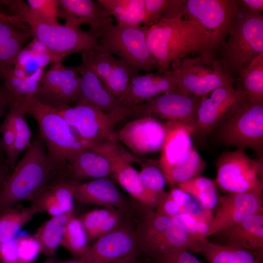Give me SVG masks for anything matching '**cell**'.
<instances>
[{
    "label": "cell",
    "instance_id": "29",
    "mask_svg": "<svg viewBox=\"0 0 263 263\" xmlns=\"http://www.w3.org/2000/svg\"><path fill=\"white\" fill-rule=\"evenodd\" d=\"M42 212L35 204L24 207L21 203L0 213V243L14 238L33 217Z\"/></svg>",
    "mask_w": 263,
    "mask_h": 263
},
{
    "label": "cell",
    "instance_id": "40",
    "mask_svg": "<svg viewBox=\"0 0 263 263\" xmlns=\"http://www.w3.org/2000/svg\"><path fill=\"white\" fill-rule=\"evenodd\" d=\"M140 163L142 167L139 174L142 183L159 201L167 193L165 190L167 182L165 177L158 164L142 161Z\"/></svg>",
    "mask_w": 263,
    "mask_h": 263
},
{
    "label": "cell",
    "instance_id": "53",
    "mask_svg": "<svg viewBox=\"0 0 263 263\" xmlns=\"http://www.w3.org/2000/svg\"><path fill=\"white\" fill-rule=\"evenodd\" d=\"M32 62L36 63L34 56L31 52L25 47L22 48L17 55L14 67L22 68L27 72V67Z\"/></svg>",
    "mask_w": 263,
    "mask_h": 263
},
{
    "label": "cell",
    "instance_id": "52",
    "mask_svg": "<svg viewBox=\"0 0 263 263\" xmlns=\"http://www.w3.org/2000/svg\"><path fill=\"white\" fill-rule=\"evenodd\" d=\"M10 102L9 95L3 85L0 86V118L5 114ZM1 139L0 135V160L7 163L4 157Z\"/></svg>",
    "mask_w": 263,
    "mask_h": 263
},
{
    "label": "cell",
    "instance_id": "50",
    "mask_svg": "<svg viewBox=\"0 0 263 263\" xmlns=\"http://www.w3.org/2000/svg\"><path fill=\"white\" fill-rule=\"evenodd\" d=\"M0 263H20L16 237L0 243Z\"/></svg>",
    "mask_w": 263,
    "mask_h": 263
},
{
    "label": "cell",
    "instance_id": "1",
    "mask_svg": "<svg viewBox=\"0 0 263 263\" xmlns=\"http://www.w3.org/2000/svg\"><path fill=\"white\" fill-rule=\"evenodd\" d=\"M211 40V34L205 28L183 17L163 18L149 28L147 35L148 46L161 73L188 54L213 52Z\"/></svg>",
    "mask_w": 263,
    "mask_h": 263
},
{
    "label": "cell",
    "instance_id": "20",
    "mask_svg": "<svg viewBox=\"0 0 263 263\" xmlns=\"http://www.w3.org/2000/svg\"><path fill=\"white\" fill-rule=\"evenodd\" d=\"M219 207L210 222L209 236L233 226L247 217L263 213L262 196L248 192L219 196Z\"/></svg>",
    "mask_w": 263,
    "mask_h": 263
},
{
    "label": "cell",
    "instance_id": "35",
    "mask_svg": "<svg viewBox=\"0 0 263 263\" xmlns=\"http://www.w3.org/2000/svg\"><path fill=\"white\" fill-rule=\"evenodd\" d=\"M82 65L91 70L104 85L118 64L119 58L100 49L91 48L82 53Z\"/></svg>",
    "mask_w": 263,
    "mask_h": 263
},
{
    "label": "cell",
    "instance_id": "42",
    "mask_svg": "<svg viewBox=\"0 0 263 263\" xmlns=\"http://www.w3.org/2000/svg\"><path fill=\"white\" fill-rule=\"evenodd\" d=\"M174 218L195 241L199 243L201 240L209 236L211 221L188 212L180 213Z\"/></svg>",
    "mask_w": 263,
    "mask_h": 263
},
{
    "label": "cell",
    "instance_id": "30",
    "mask_svg": "<svg viewBox=\"0 0 263 263\" xmlns=\"http://www.w3.org/2000/svg\"><path fill=\"white\" fill-rule=\"evenodd\" d=\"M74 215V211L52 217L38 228L33 236L40 244L41 253L53 256L61 244L68 222Z\"/></svg>",
    "mask_w": 263,
    "mask_h": 263
},
{
    "label": "cell",
    "instance_id": "41",
    "mask_svg": "<svg viewBox=\"0 0 263 263\" xmlns=\"http://www.w3.org/2000/svg\"><path fill=\"white\" fill-rule=\"evenodd\" d=\"M137 75L124 61L119 59L104 86L113 95L118 98L124 94L131 80Z\"/></svg>",
    "mask_w": 263,
    "mask_h": 263
},
{
    "label": "cell",
    "instance_id": "49",
    "mask_svg": "<svg viewBox=\"0 0 263 263\" xmlns=\"http://www.w3.org/2000/svg\"><path fill=\"white\" fill-rule=\"evenodd\" d=\"M25 48L29 50L33 56L45 55L50 56L53 62H61L66 57L64 55L52 50L35 38H33Z\"/></svg>",
    "mask_w": 263,
    "mask_h": 263
},
{
    "label": "cell",
    "instance_id": "13",
    "mask_svg": "<svg viewBox=\"0 0 263 263\" xmlns=\"http://www.w3.org/2000/svg\"><path fill=\"white\" fill-rule=\"evenodd\" d=\"M56 109L86 146L116 138L115 127L117 122L98 108L74 105Z\"/></svg>",
    "mask_w": 263,
    "mask_h": 263
},
{
    "label": "cell",
    "instance_id": "17",
    "mask_svg": "<svg viewBox=\"0 0 263 263\" xmlns=\"http://www.w3.org/2000/svg\"><path fill=\"white\" fill-rule=\"evenodd\" d=\"M26 24L30 27V33L33 38L66 57L98 46L97 38L79 28L64 24L51 25L33 21H28Z\"/></svg>",
    "mask_w": 263,
    "mask_h": 263
},
{
    "label": "cell",
    "instance_id": "56",
    "mask_svg": "<svg viewBox=\"0 0 263 263\" xmlns=\"http://www.w3.org/2000/svg\"><path fill=\"white\" fill-rule=\"evenodd\" d=\"M241 2L247 10L254 13H262L263 11V0H242Z\"/></svg>",
    "mask_w": 263,
    "mask_h": 263
},
{
    "label": "cell",
    "instance_id": "2",
    "mask_svg": "<svg viewBox=\"0 0 263 263\" xmlns=\"http://www.w3.org/2000/svg\"><path fill=\"white\" fill-rule=\"evenodd\" d=\"M59 172L47 155L38 134L14 167L0 193V213L27 200L32 203L58 179Z\"/></svg>",
    "mask_w": 263,
    "mask_h": 263
},
{
    "label": "cell",
    "instance_id": "27",
    "mask_svg": "<svg viewBox=\"0 0 263 263\" xmlns=\"http://www.w3.org/2000/svg\"><path fill=\"white\" fill-rule=\"evenodd\" d=\"M74 199L67 183L58 179L40 193L32 204L54 217L74 212Z\"/></svg>",
    "mask_w": 263,
    "mask_h": 263
},
{
    "label": "cell",
    "instance_id": "4",
    "mask_svg": "<svg viewBox=\"0 0 263 263\" xmlns=\"http://www.w3.org/2000/svg\"><path fill=\"white\" fill-rule=\"evenodd\" d=\"M241 2L228 36L219 48V60L235 80L244 68L263 53V15L247 10Z\"/></svg>",
    "mask_w": 263,
    "mask_h": 263
},
{
    "label": "cell",
    "instance_id": "39",
    "mask_svg": "<svg viewBox=\"0 0 263 263\" xmlns=\"http://www.w3.org/2000/svg\"><path fill=\"white\" fill-rule=\"evenodd\" d=\"M32 37L30 32L19 30L0 44V81L5 72L13 68L17 55Z\"/></svg>",
    "mask_w": 263,
    "mask_h": 263
},
{
    "label": "cell",
    "instance_id": "14",
    "mask_svg": "<svg viewBox=\"0 0 263 263\" xmlns=\"http://www.w3.org/2000/svg\"><path fill=\"white\" fill-rule=\"evenodd\" d=\"M135 229L122 224L89 244L77 260L80 263H119L137 257Z\"/></svg>",
    "mask_w": 263,
    "mask_h": 263
},
{
    "label": "cell",
    "instance_id": "7",
    "mask_svg": "<svg viewBox=\"0 0 263 263\" xmlns=\"http://www.w3.org/2000/svg\"><path fill=\"white\" fill-rule=\"evenodd\" d=\"M215 53L207 51L186 56L176 67L179 72L177 92L202 98L221 87H234L235 79L225 71Z\"/></svg>",
    "mask_w": 263,
    "mask_h": 263
},
{
    "label": "cell",
    "instance_id": "11",
    "mask_svg": "<svg viewBox=\"0 0 263 263\" xmlns=\"http://www.w3.org/2000/svg\"><path fill=\"white\" fill-rule=\"evenodd\" d=\"M117 139L90 144L88 147L104 154L109 160L112 174L117 183L134 199L149 209L155 207L159 200L144 187L138 172L131 165L141 159L120 147Z\"/></svg>",
    "mask_w": 263,
    "mask_h": 263
},
{
    "label": "cell",
    "instance_id": "58",
    "mask_svg": "<svg viewBox=\"0 0 263 263\" xmlns=\"http://www.w3.org/2000/svg\"><path fill=\"white\" fill-rule=\"evenodd\" d=\"M119 263H143L139 261L138 260H137V257H135L131 258L130 259H128L127 260H126L125 261H123Z\"/></svg>",
    "mask_w": 263,
    "mask_h": 263
},
{
    "label": "cell",
    "instance_id": "48",
    "mask_svg": "<svg viewBox=\"0 0 263 263\" xmlns=\"http://www.w3.org/2000/svg\"><path fill=\"white\" fill-rule=\"evenodd\" d=\"M155 208V210L156 211L173 217L180 213L187 212V210L185 207L177 204L168 196L167 193L157 203Z\"/></svg>",
    "mask_w": 263,
    "mask_h": 263
},
{
    "label": "cell",
    "instance_id": "6",
    "mask_svg": "<svg viewBox=\"0 0 263 263\" xmlns=\"http://www.w3.org/2000/svg\"><path fill=\"white\" fill-rule=\"evenodd\" d=\"M135 231L139 252L151 259L179 248L201 252L200 244L188 234L176 218L151 209L147 211Z\"/></svg>",
    "mask_w": 263,
    "mask_h": 263
},
{
    "label": "cell",
    "instance_id": "15",
    "mask_svg": "<svg viewBox=\"0 0 263 263\" xmlns=\"http://www.w3.org/2000/svg\"><path fill=\"white\" fill-rule=\"evenodd\" d=\"M246 99L244 90L234 87H221L211 92L209 96L203 97L192 127V136L201 140L221 124L230 110Z\"/></svg>",
    "mask_w": 263,
    "mask_h": 263
},
{
    "label": "cell",
    "instance_id": "19",
    "mask_svg": "<svg viewBox=\"0 0 263 263\" xmlns=\"http://www.w3.org/2000/svg\"><path fill=\"white\" fill-rule=\"evenodd\" d=\"M179 72L176 68L162 75H136L130 81L124 94L117 98L120 105L135 113L146 101L162 94L177 92Z\"/></svg>",
    "mask_w": 263,
    "mask_h": 263
},
{
    "label": "cell",
    "instance_id": "51",
    "mask_svg": "<svg viewBox=\"0 0 263 263\" xmlns=\"http://www.w3.org/2000/svg\"><path fill=\"white\" fill-rule=\"evenodd\" d=\"M168 196L180 206L185 207L187 212L191 209V196L179 188H172L167 193Z\"/></svg>",
    "mask_w": 263,
    "mask_h": 263
},
{
    "label": "cell",
    "instance_id": "21",
    "mask_svg": "<svg viewBox=\"0 0 263 263\" xmlns=\"http://www.w3.org/2000/svg\"><path fill=\"white\" fill-rule=\"evenodd\" d=\"M80 75V90L75 105H90L112 115L118 123L133 114L132 110L120 105L102 84L97 76L82 64L77 66Z\"/></svg>",
    "mask_w": 263,
    "mask_h": 263
},
{
    "label": "cell",
    "instance_id": "44",
    "mask_svg": "<svg viewBox=\"0 0 263 263\" xmlns=\"http://www.w3.org/2000/svg\"><path fill=\"white\" fill-rule=\"evenodd\" d=\"M0 134L4 155L9 167L13 169L16 161L14 157L16 137L12 114L8 109L4 120L0 125Z\"/></svg>",
    "mask_w": 263,
    "mask_h": 263
},
{
    "label": "cell",
    "instance_id": "59",
    "mask_svg": "<svg viewBox=\"0 0 263 263\" xmlns=\"http://www.w3.org/2000/svg\"><path fill=\"white\" fill-rule=\"evenodd\" d=\"M59 262L56 261L53 259H49L46 261L42 263H58Z\"/></svg>",
    "mask_w": 263,
    "mask_h": 263
},
{
    "label": "cell",
    "instance_id": "12",
    "mask_svg": "<svg viewBox=\"0 0 263 263\" xmlns=\"http://www.w3.org/2000/svg\"><path fill=\"white\" fill-rule=\"evenodd\" d=\"M51 63L49 69L44 72L34 98L56 109L75 105L81 80L78 67H67L60 61Z\"/></svg>",
    "mask_w": 263,
    "mask_h": 263
},
{
    "label": "cell",
    "instance_id": "46",
    "mask_svg": "<svg viewBox=\"0 0 263 263\" xmlns=\"http://www.w3.org/2000/svg\"><path fill=\"white\" fill-rule=\"evenodd\" d=\"M169 0H144L145 19L144 25L149 28L164 18Z\"/></svg>",
    "mask_w": 263,
    "mask_h": 263
},
{
    "label": "cell",
    "instance_id": "28",
    "mask_svg": "<svg viewBox=\"0 0 263 263\" xmlns=\"http://www.w3.org/2000/svg\"><path fill=\"white\" fill-rule=\"evenodd\" d=\"M96 2L121 26H138L144 24V0H97Z\"/></svg>",
    "mask_w": 263,
    "mask_h": 263
},
{
    "label": "cell",
    "instance_id": "31",
    "mask_svg": "<svg viewBox=\"0 0 263 263\" xmlns=\"http://www.w3.org/2000/svg\"><path fill=\"white\" fill-rule=\"evenodd\" d=\"M201 252L209 263H260L245 250L211 242L207 238L199 242Z\"/></svg>",
    "mask_w": 263,
    "mask_h": 263
},
{
    "label": "cell",
    "instance_id": "24",
    "mask_svg": "<svg viewBox=\"0 0 263 263\" xmlns=\"http://www.w3.org/2000/svg\"><path fill=\"white\" fill-rule=\"evenodd\" d=\"M214 235L219 237L223 245L245 250L259 262L263 257V213L251 215L242 222Z\"/></svg>",
    "mask_w": 263,
    "mask_h": 263
},
{
    "label": "cell",
    "instance_id": "3",
    "mask_svg": "<svg viewBox=\"0 0 263 263\" xmlns=\"http://www.w3.org/2000/svg\"><path fill=\"white\" fill-rule=\"evenodd\" d=\"M10 98L19 105L25 114L30 115L37 122L48 158L59 173L70 158L86 147L56 109L33 97H17L10 94Z\"/></svg>",
    "mask_w": 263,
    "mask_h": 263
},
{
    "label": "cell",
    "instance_id": "55",
    "mask_svg": "<svg viewBox=\"0 0 263 263\" xmlns=\"http://www.w3.org/2000/svg\"><path fill=\"white\" fill-rule=\"evenodd\" d=\"M19 30L12 24L0 20V44Z\"/></svg>",
    "mask_w": 263,
    "mask_h": 263
},
{
    "label": "cell",
    "instance_id": "10",
    "mask_svg": "<svg viewBox=\"0 0 263 263\" xmlns=\"http://www.w3.org/2000/svg\"><path fill=\"white\" fill-rule=\"evenodd\" d=\"M241 4L238 0H185L184 17L196 21L210 33L215 53L225 41Z\"/></svg>",
    "mask_w": 263,
    "mask_h": 263
},
{
    "label": "cell",
    "instance_id": "18",
    "mask_svg": "<svg viewBox=\"0 0 263 263\" xmlns=\"http://www.w3.org/2000/svg\"><path fill=\"white\" fill-rule=\"evenodd\" d=\"M201 99L177 92L166 93L146 101L137 108L134 115L158 117L193 127Z\"/></svg>",
    "mask_w": 263,
    "mask_h": 263
},
{
    "label": "cell",
    "instance_id": "47",
    "mask_svg": "<svg viewBox=\"0 0 263 263\" xmlns=\"http://www.w3.org/2000/svg\"><path fill=\"white\" fill-rule=\"evenodd\" d=\"M153 263H202L186 248H179L151 258Z\"/></svg>",
    "mask_w": 263,
    "mask_h": 263
},
{
    "label": "cell",
    "instance_id": "26",
    "mask_svg": "<svg viewBox=\"0 0 263 263\" xmlns=\"http://www.w3.org/2000/svg\"><path fill=\"white\" fill-rule=\"evenodd\" d=\"M166 137L158 165L164 175L180 162L193 147L192 127L173 121L164 124Z\"/></svg>",
    "mask_w": 263,
    "mask_h": 263
},
{
    "label": "cell",
    "instance_id": "34",
    "mask_svg": "<svg viewBox=\"0 0 263 263\" xmlns=\"http://www.w3.org/2000/svg\"><path fill=\"white\" fill-rule=\"evenodd\" d=\"M247 100L253 104L263 103V53L254 59L239 75Z\"/></svg>",
    "mask_w": 263,
    "mask_h": 263
},
{
    "label": "cell",
    "instance_id": "33",
    "mask_svg": "<svg viewBox=\"0 0 263 263\" xmlns=\"http://www.w3.org/2000/svg\"><path fill=\"white\" fill-rule=\"evenodd\" d=\"M216 181L200 175L178 184V188L194 197L206 209L214 208L219 196Z\"/></svg>",
    "mask_w": 263,
    "mask_h": 263
},
{
    "label": "cell",
    "instance_id": "38",
    "mask_svg": "<svg viewBox=\"0 0 263 263\" xmlns=\"http://www.w3.org/2000/svg\"><path fill=\"white\" fill-rule=\"evenodd\" d=\"M10 99L8 109L12 114L15 132L14 157L17 161L20 153L31 144V132L25 117V113L15 101Z\"/></svg>",
    "mask_w": 263,
    "mask_h": 263
},
{
    "label": "cell",
    "instance_id": "16",
    "mask_svg": "<svg viewBox=\"0 0 263 263\" xmlns=\"http://www.w3.org/2000/svg\"><path fill=\"white\" fill-rule=\"evenodd\" d=\"M118 142L139 157L161 151L166 137L164 124L156 117L145 115L130 120L116 132Z\"/></svg>",
    "mask_w": 263,
    "mask_h": 263
},
{
    "label": "cell",
    "instance_id": "5",
    "mask_svg": "<svg viewBox=\"0 0 263 263\" xmlns=\"http://www.w3.org/2000/svg\"><path fill=\"white\" fill-rule=\"evenodd\" d=\"M213 132L219 143L250 149L263 159V103L244 100L230 110Z\"/></svg>",
    "mask_w": 263,
    "mask_h": 263
},
{
    "label": "cell",
    "instance_id": "54",
    "mask_svg": "<svg viewBox=\"0 0 263 263\" xmlns=\"http://www.w3.org/2000/svg\"><path fill=\"white\" fill-rule=\"evenodd\" d=\"M0 20L9 22L20 30L30 32L28 25L18 16L6 14L0 11Z\"/></svg>",
    "mask_w": 263,
    "mask_h": 263
},
{
    "label": "cell",
    "instance_id": "8",
    "mask_svg": "<svg viewBox=\"0 0 263 263\" xmlns=\"http://www.w3.org/2000/svg\"><path fill=\"white\" fill-rule=\"evenodd\" d=\"M146 25L127 27L112 24L102 33L98 47L116 55L136 73L158 69L147 42Z\"/></svg>",
    "mask_w": 263,
    "mask_h": 263
},
{
    "label": "cell",
    "instance_id": "37",
    "mask_svg": "<svg viewBox=\"0 0 263 263\" xmlns=\"http://www.w3.org/2000/svg\"><path fill=\"white\" fill-rule=\"evenodd\" d=\"M86 231L78 217L75 215L68 222L64 232L61 245L77 261L89 245Z\"/></svg>",
    "mask_w": 263,
    "mask_h": 263
},
{
    "label": "cell",
    "instance_id": "32",
    "mask_svg": "<svg viewBox=\"0 0 263 263\" xmlns=\"http://www.w3.org/2000/svg\"><path fill=\"white\" fill-rule=\"evenodd\" d=\"M206 162L193 147L186 156L164 174L172 188L180 183L200 175L206 166Z\"/></svg>",
    "mask_w": 263,
    "mask_h": 263
},
{
    "label": "cell",
    "instance_id": "9",
    "mask_svg": "<svg viewBox=\"0 0 263 263\" xmlns=\"http://www.w3.org/2000/svg\"><path fill=\"white\" fill-rule=\"evenodd\" d=\"M244 149L225 151L216 161V182L229 193L248 192L262 196L263 159H252Z\"/></svg>",
    "mask_w": 263,
    "mask_h": 263
},
{
    "label": "cell",
    "instance_id": "25",
    "mask_svg": "<svg viewBox=\"0 0 263 263\" xmlns=\"http://www.w3.org/2000/svg\"><path fill=\"white\" fill-rule=\"evenodd\" d=\"M66 182L75 199L81 203L128 211L126 199L108 177L81 182Z\"/></svg>",
    "mask_w": 263,
    "mask_h": 263
},
{
    "label": "cell",
    "instance_id": "45",
    "mask_svg": "<svg viewBox=\"0 0 263 263\" xmlns=\"http://www.w3.org/2000/svg\"><path fill=\"white\" fill-rule=\"evenodd\" d=\"M20 263H33L41 253L38 241L33 235L20 231L16 236Z\"/></svg>",
    "mask_w": 263,
    "mask_h": 263
},
{
    "label": "cell",
    "instance_id": "23",
    "mask_svg": "<svg viewBox=\"0 0 263 263\" xmlns=\"http://www.w3.org/2000/svg\"><path fill=\"white\" fill-rule=\"evenodd\" d=\"M112 174L111 164L101 152L86 147L75 153L60 171L58 179L81 182L108 177Z\"/></svg>",
    "mask_w": 263,
    "mask_h": 263
},
{
    "label": "cell",
    "instance_id": "57",
    "mask_svg": "<svg viewBox=\"0 0 263 263\" xmlns=\"http://www.w3.org/2000/svg\"><path fill=\"white\" fill-rule=\"evenodd\" d=\"M8 167L6 162L0 160V193L10 175Z\"/></svg>",
    "mask_w": 263,
    "mask_h": 263
},
{
    "label": "cell",
    "instance_id": "36",
    "mask_svg": "<svg viewBox=\"0 0 263 263\" xmlns=\"http://www.w3.org/2000/svg\"><path fill=\"white\" fill-rule=\"evenodd\" d=\"M43 73V69L38 67L32 74L21 78L13 75L7 70L3 76V86L13 96L34 98L38 90Z\"/></svg>",
    "mask_w": 263,
    "mask_h": 263
},
{
    "label": "cell",
    "instance_id": "60",
    "mask_svg": "<svg viewBox=\"0 0 263 263\" xmlns=\"http://www.w3.org/2000/svg\"><path fill=\"white\" fill-rule=\"evenodd\" d=\"M58 263H80L78 261H69L65 262H59Z\"/></svg>",
    "mask_w": 263,
    "mask_h": 263
},
{
    "label": "cell",
    "instance_id": "43",
    "mask_svg": "<svg viewBox=\"0 0 263 263\" xmlns=\"http://www.w3.org/2000/svg\"><path fill=\"white\" fill-rule=\"evenodd\" d=\"M106 207L88 211L78 218L86 231L89 243H91L101 236L102 227L113 210Z\"/></svg>",
    "mask_w": 263,
    "mask_h": 263
},
{
    "label": "cell",
    "instance_id": "22",
    "mask_svg": "<svg viewBox=\"0 0 263 263\" xmlns=\"http://www.w3.org/2000/svg\"><path fill=\"white\" fill-rule=\"evenodd\" d=\"M59 17L65 20L64 25L79 28L83 24H88L91 34L100 38L105 30L113 24V19L92 0H59Z\"/></svg>",
    "mask_w": 263,
    "mask_h": 263
}]
</instances>
